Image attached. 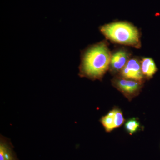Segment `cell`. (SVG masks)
<instances>
[{
  "label": "cell",
  "mask_w": 160,
  "mask_h": 160,
  "mask_svg": "<svg viewBox=\"0 0 160 160\" xmlns=\"http://www.w3.org/2000/svg\"><path fill=\"white\" fill-rule=\"evenodd\" d=\"M13 148V146L9 140L1 136L0 139V160H19Z\"/></svg>",
  "instance_id": "7"
},
{
  "label": "cell",
  "mask_w": 160,
  "mask_h": 160,
  "mask_svg": "<svg viewBox=\"0 0 160 160\" xmlns=\"http://www.w3.org/2000/svg\"><path fill=\"white\" fill-rule=\"evenodd\" d=\"M130 54L126 49H118L111 54L109 68L113 73L121 72L128 61Z\"/></svg>",
  "instance_id": "6"
},
{
  "label": "cell",
  "mask_w": 160,
  "mask_h": 160,
  "mask_svg": "<svg viewBox=\"0 0 160 160\" xmlns=\"http://www.w3.org/2000/svg\"><path fill=\"white\" fill-rule=\"evenodd\" d=\"M112 83V85L129 100L138 95L142 86V82L122 77L114 78Z\"/></svg>",
  "instance_id": "3"
},
{
  "label": "cell",
  "mask_w": 160,
  "mask_h": 160,
  "mask_svg": "<svg viewBox=\"0 0 160 160\" xmlns=\"http://www.w3.org/2000/svg\"><path fill=\"white\" fill-rule=\"evenodd\" d=\"M100 121L106 131L110 132L113 129L122 126L125 119L122 112L120 109L116 108L102 117Z\"/></svg>",
  "instance_id": "5"
},
{
  "label": "cell",
  "mask_w": 160,
  "mask_h": 160,
  "mask_svg": "<svg viewBox=\"0 0 160 160\" xmlns=\"http://www.w3.org/2000/svg\"><path fill=\"white\" fill-rule=\"evenodd\" d=\"M125 128L126 131L129 132V134H132L137 131L140 128V123L137 119L133 118L126 122L125 124Z\"/></svg>",
  "instance_id": "9"
},
{
  "label": "cell",
  "mask_w": 160,
  "mask_h": 160,
  "mask_svg": "<svg viewBox=\"0 0 160 160\" xmlns=\"http://www.w3.org/2000/svg\"><path fill=\"white\" fill-rule=\"evenodd\" d=\"M100 31L112 42L139 48L140 34L138 29L126 22H115L101 26Z\"/></svg>",
  "instance_id": "2"
},
{
  "label": "cell",
  "mask_w": 160,
  "mask_h": 160,
  "mask_svg": "<svg viewBox=\"0 0 160 160\" xmlns=\"http://www.w3.org/2000/svg\"><path fill=\"white\" fill-rule=\"evenodd\" d=\"M120 72L122 77L128 79L142 82L144 78L141 61L136 58L130 59Z\"/></svg>",
  "instance_id": "4"
},
{
  "label": "cell",
  "mask_w": 160,
  "mask_h": 160,
  "mask_svg": "<svg viewBox=\"0 0 160 160\" xmlns=\"http://www.w3.org/2000/svg\"><path fill=\"white\" fill-rule=\"evenodd\" d=\"M111 57L105 41L88 46L81 52L79 75L92 80L102 79L109 69Z\"/></svg>",
  "instance_id": "1"
},
{
  "label": "cell",
  "mask_w": 160,
  "mask_h": 160,
  "mask_svg": "<svg viewBox=\"0 0 160 160\" xmlns=\"http://www.w3.org/2000/svg\"><path fill=\"white\" fill-rule=\"evenodd\" d=\"M141 64L143 76L147 78H151L157 71L155 63L151 58H143L141 61Z\"/></svg>",
  "instance_id": "8"
}]
</instances>
